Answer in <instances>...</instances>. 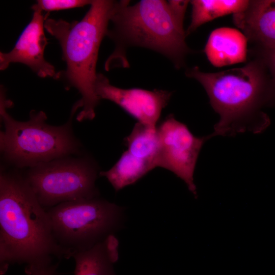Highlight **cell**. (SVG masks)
I'll use <instances>...</instances> for the list:
<instances>
[{"label": "cell", "mask_w": 275, "mask_h": 275, "mask_svg": "<svg viewBox=\"0 0 275 275\" xmlns=\"http://www.w3.org/2000/svg\"><path fill=\"white\" fill-rule=\"evenodd\" d=\"M65 258L53 234L47 211L39 203L24 176L0 175V268L25 264L29 274L35 268Z\"/></svg>", "instance_id": "1"}, {"label": "cell", "mask_w": 275, "mask_h": 275, "mask_svg": "<svg viewBox=\"0 0 275 275\" xmlns=\"http://www.w3.org/2000/svg\"><path fill=\"white\" fill-rule=\"evenodd\" d=\"M114 1L93 0L88 11L80 21L68 22L47 18L44 28L58 40L66 69L58 72L66 87L76 89L81 97L76 102L80 112L78 121L93 120L100 99L95 92L96 65L99 49L107 36Z\"/></svg>", "instance_id": "2"}, {"label": "cell", "mask_w": 275, "mask_h": 275, "mask_svg": "<svg viewBox=\"0 0 275 275\" xmlns=\"http://www.w3.org/2000/svg\"><path fill=\"white\" fill-rule=\"evenodd\" d=\"M261 63L256 60L245 66L218 72H204L198 67L186 75L205 89L210 103L219 116L211 137L234 136L263 132L270 125L269 117L261 111L271 96L266 91Z\"/></svg>", "instance_id": "3"}, {"label": "cell", "mask_w": 275, "mask_h": 275, "mask_svg": "<svg viewBox=\"0 0 275 275\" xmlns=\"http://www.w3.org/2000/svg\"><path fill=\"white\" fill-rule=\"evenodd\" d=\"M128 1H115L107 36L115 43V49L107 59L105 68L109 70L128 62L125 50L130 46L147 48L164 55L178 69L184 64L190 49L186 34L172 16L168 2L142 0L133 6Z\"/></svg>", "instance_id": "4"}, {"label": "cell", "mask_w": 275, "mask_h": 275, "mask_svg": "<svg viewBox=\"0 0 275 275\" xmlns=\"http://www.w3.org/2000/svg\"><path fill=\"white\" fill-rule=\"evenodd\" d=\"M0 115L4 129L0 133L1 151L5 159L18 168L33 167L41 163L68 157L79 149L73 135L71 122L77 109L73 106L71 116L65 124L54 126L45 123L42 111H32L30 119L18 121L7 112L12 102L1 92Z\"/></svg>", "instance_id": "5"}, {"label": "cell", "mask_w": 275, "mask_h": 275, "mask_svg": "<svg viewBox=\"0 0 275 275\" xmlns=\"http://www.w3.org/2000/svg\"><path fill=\"white\" fill-rule=\"evenodd\" d=\"M46 210L65 259L115 235L126 219L124 207L100 197L62 203Z\"/></svg>", "instance_id": "6"}, {"label": "cell", "mask_w": 275, "mask_h": 275, "mask_svg": "<svg viewBox=\"0 0 275 275\" xmlns=\"http://www.w3.org/2000/svg\"><path fill=\"white\" fill-rule=\"evenodd\" d=\"M67 157L37 164L24 175L45 210L66 202L99 197L95 164L87 158Z\"/></svg>", "instance_id": "7"}, {"label": "cell", "mask_w": 275, "mask_h": 275, "mask_svg": "<svg viewBox=\"0 0 275 275\" xmlns=\"http://www.w3.org/2000/svg\"><path fill=\"white\" fill-rule=\"evenodd\" d=\"M159 149L158 167L168 170L186 184L197 197L194 175L200 152L204 144L211 137L194 135L186 125L168 115L157 126Z\"/></svg>", "instance_id": "8"}, {"label": "cell", "mask_w": 275, "mask_h": 275, "mask_svg": "<svg viewBox=\"0 0 275 275\" xmlns=\"http://www.w3.org/2000/svg\"><path fill=\"white\" fill-rule=\"evenodd\" d=\"M95 92L101 99L111 101L119 105L138 122L155 127L162 109L168 104L172 92L154 89H122L112 85L103 74L98 73Z\"/></svg>", "instance_id": "9"}, {"label": "cell", "mask_w": 275, "mask_h": 275, "mask_svg": "<svg viewBox=\"0 0 275 275\" xmlns=\"http://www.w3.org/2000/svg\"><path fill=\"white\" fill-rule=\"evenodd\" d=\"M49 13L33 12L31 20L26 26L13 49L8 52H0V69H6L10 64L19 63L28 66L40 77L58 79V72L44 58V50L48 44L44 29Z\"/></svg>", "instance_id": "10"}, {"label": "cell", "mask_w": 275, "mask_h": 275, "mask_svg": "<svg viewBox=\"0 0 275 275\" xmlns=\"http://www.w3.org/2000/svg\"><path fill=\"white\" fill-rule=\"evenodd\" d=\"M233 20L248 40L264 48L275 47V0L250 1L244 11L233 15Z\"/></svg>", "instance_id": "11"}, {"label": "cell", "mask_w": 275, "mask_h": 275, "mask_svg": "<svg viewBox=\"0 0 275 275\" xmlns=\"http://www.w3.org/2000/svg\"><path fill=\"white\" fill-rule=\"evenodd\" d=\"M248 41L239 30L222 27L211 33L204 51L210 63L217 67L242 63L246 60Z\"/></svg>", "instance_id": "12"}, {"label": "cell", "mask_w": 275, "mask_h": 275, "mask_svg": "<svg viewBox=\"0 0 275 275\" xmlns=\"http://www.w3.org/2000/svg\"><path fill=\"white\" fill-rule=\"evenodd\" d=\"M119 241L112 235L93 247L73 254L74 275H116L114 264L119 259Z\"/></svg>", "instance_id": "13"}, {"label": "cell", "mask_w": 275, "mask_h": 275, "mask_svg": "<svg viewBox=\"0 0 275 275\" xmlns=\"http://www.w3.org/2000/svg\"><path fill=\"white\" fill-rule=\"evenodd\" d=\"M156 167L152 161L136 157L127 150L109 170L99 172L117 192L132 185Z\"/></svg>", "instance_id": "14"}, {"label": "cell", "mask_w": 275, "mask_h": 275, "mask_svg": "<svg viewBox=\"0 0 275 275\" xmlns=\"http://www.w3.org/2000/svg\"><path fill=\"white\" fill-rule=\"evenodd\" d=\"M191 19L186 36L196 31L202 24L218 17L241 13L248 7L247 0H193Z\"/></svg>", "instance_id": "15"}, {"label": "cell", "mask_w": 275, "mask_h": 275, "mask_svg": "<svg viewBox=\"0 0 275 275\" xmlns=\"http://www.w3.org/2000/svg\"><path fill=\"white\" fill-rule=\"evenodd\" d=\"M123 142L132 154L152 161L158 167L159 140L157 126L149 127L137 122Z\"/></svg>", "instance_id": "16"}, {"label": "cell", "mask_w": 275, "mask_h": 275, "mask_svg": "<svg viewBox=\"0 0 275 275\" xmlns=\"http://www.w3.org/2000/svg\"><path fill=\"white\" fill-rule=\"evenodd\" d=\"M92 1L89 0H39L32 6L31 9L34 11H44L49 13L50 11L67 10L90 5Z\"/></svg>", "instance_id": "17"}, {"label": "cell", "mask_w": 275, "mask_h": 275, "mask_svg": "<svg viewBox=\"0 0 275 275\" xmlns=\"http://www.w3.org/2000/svg\"><path fill=\"white\" fill-rule=\"evenodd\" d=\"M168 4L170 11L178 24L183 28V20L188 4L190 1L184 0H170Z\"/></svg>", "instance_id": "18"}, {"label": "cell", "mask_w": 275, "mask_h": 275, "mask_svg": "<svg viewBox=\"0 0 275 275\" xmlns=\"http://www.w3.org/2000/svg\"><path fill=\"white\" fill-rule=\"evenodd\" d=\"M59 262L38 267L33 269L29 275H56Z\"/></svg>", "instance_id": "19"}, {"label": "cell", "mask_w": 275, "mask_h": 275, "mask_svg": "<svg viewBox=\"0 0 275 275\" xmlns=\"http://www.w3.org/2000/svg\"><path fill=\"white\" fill-rule=\"evenodd\" d=\"M264 49V58L275 81V47Z\"/></svg>", "instance_id": "20"}]
</instances>
